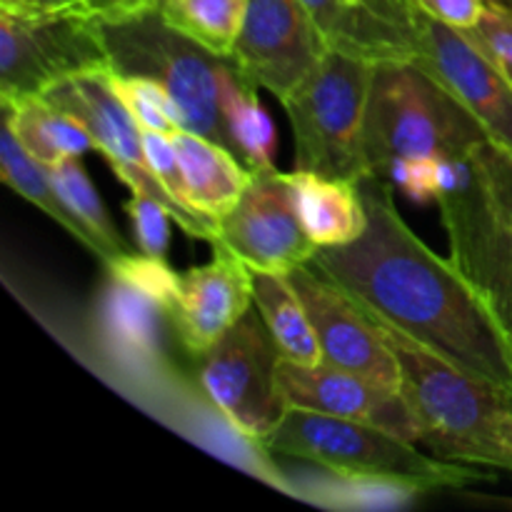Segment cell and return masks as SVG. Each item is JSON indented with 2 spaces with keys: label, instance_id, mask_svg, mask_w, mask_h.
I'll use <instances>...</instances> for the list:
<instances>
[{
  "label": "cell",
  "instance_id": "obj_1",
  "mask_svg": "<svg viewBox=\"0 0 512 512\" xmlns=\"http://www.w3.org/2000/svg\"><path fill=\"white\" fill-rule=\"evenodd\" d=\"M368 225L358 240L315 250L313 265L365 313L512 395V348L473 285L413 233L388 178L358 180Z\"/></svg>",
  "mask_w": 512,
  "mask_h": 512
},
{
  "label": "cell",
  "instance_id": "obj_2",
  "mask_svg": "<svg viewBox=\"0 0 512 512\" xmlns=\"http://www.w3.org/2000/svg\"><path fill=\"white\" fill-rule=\"evenodd\" d=\"M370 318L393 350L400 393L418 420L420 443L438 458L512 473V450L498 430L500 418L512 413V395L458 368L395 325Z\"/></svg>",
  "mask_w": 512,
  "mask_h": 512
},
{
  "label": "cell",
  "instance_id": "obj_3",
  "mask_svg": "<svg viewBox=\"0 0 512 512\" xmlns=\"http://www.w3.org/2000/svg\"><path fill=\"white\" fill-rule=\"evenodd\" d=\"M95 25L113 73L155 80L170 95L185 130L235 153L223 98L238 70L228 55L173 28L160 5L130 18L95 20Z\"/></svg>",
  "mask_w": 512,
  "mask_h": 512
},
{
  "label": "cell",
  "instance_id": "obj_4",
  "mask_svg": "<svg viewBox=\"0 0 512 512\" xmlns=\"http://www.w3.org/2000/svg\"><path fill=\"white\" fill-rule=\"evenodd\" d=\"M483 125L415 60L375 63L363 123L368 175L388 178L400 158L470 160Z\"/></svg>",
  "mask_w": 512,
  "mask_h": 512
},
{
  "label": "cell",
  "instance_id": "obj_5",
  "mask_svg": "<svg viewBox=\"0 0 512 512\" xmlns=\"http://www.w3.org/2000/svg\"><path fill=\"white\" fill-rule=\"evenodd\" d=\"M270 453L293 455L355 483H385L418 493L463 488L480 475L455 460L420 453L418 443L378 425L290 408L263 443Z\"/></svg>",
  "mask_w": 512,
  "mask_h": 512
},
{
  "label": "cell",
  "instance_id": "obj_6",
  "mask_svg": "<svg viewBox=\"0 0 512 512\" xmlns=\"http://www.w3.org/2000/svg\"><path fill=\"white\" fill-rule=\"evenodd\" d=\"M375 63L328 50L283 100L295 140V170L358 183L368 175L363 123Z\"/></svg>",
  "mask_w": 512,
  "mask_h": 512
},
{
  "label": "cell",
  "instance_id": "obj_7",
  "mask_svg": "<svg viewBox=\"0 0 512 512\" xmlns=\"http://www.w3.org/2000/svg\"><path fill=\"white\" fill-rule=\"evenodd\" d=\"M198 358V383L225 423L263 445L288 415L278 370L283 353L253 308Z\"/></svg>",
  "mask_w": 512,
  "mask_h": 512
},
{
  "label": "cell",
  "instance_id": "obj_8",
  "mask_svg": "<svg viewBox=\"0 0 512 512\" xmlns=\"http://www.w3.org/2000/svg\"><path fill=\"white\" fill-rule=\"evenodd\" d=\"M38 98L73 115L88 128L95 148L108 160L113 173L133 190V195H148L163 203L188 238L205 240L210 245L218 240V223L180 208L163 188V183L155 178L148 155H145L143 128L135 123L130 110L110 85V70H90V73L65 78L43 90Z\"/></svg>",
  "mask_w": 512,
  "mask_h": 512
},
{
  "label": "cell",
  "instance_id": "obj_9",
  "mask_svg": "<svg viewBox=\"0 0 512 512\" xmlns=\"http://www.w3.org/2000/svg\"><path fill=\"white\" fill-rule=\"evenodd\" d=\"M90 70H110L93 18L0 10V103L35 98L50 85Z\"/></svg>",
  "mask_w": 512,
  "mask_h": 512
},
{
  "label": "cell",
  "instance_id": "obj_10",
  "mask_svg": "<svg viewBox=\"0 0 512 512\" xmlns=\"http://www.w3.org/2000/svg\"><path fill=\"white\" fill-rule=\"evenodd\" d=\"M220 245L243 260L253 273H283L313 260L318 245L300 220L290 173L278 168L253 170L248 188L218 223Z\"/></svg>",
  "mask_w": 512,
  "mask_h": 512
},
{
  "label": "cell",
  "instance_id": "obj_11",
  "mask_svg": "<svg viewBox=\"0 0 512 512\" xmlns=\"http://www.w3.org/2000/svg\"><path fill=\"white\" fill-rule=\"evenodd\" d=\"M450 260L488 305L512 348V230L490 203L478 173L438 198Z\"/></svg>",
  "mask_w": 512,
  "mask_h": 512
},
{
  "label": "cell",
  "instance_id": "obj_12",
  "mask_svg": "<svg viewBox=\"0 0 512 512\" xmlns=\"http://www.w3.org/2000/svg\"><path fill=\"white\" fill-rule=\"evenodd\" d=\"M325 53L328 45L300 0H248L230 60L245 83L283 103Z\"/></svg>",
  "mask_w": 512,
  "mask_h": 512
},
{
  "label": "cell",
  "instance_id": "obj_13",
  "mask_svg": "<svg viewBox=\"0 0 512 512\" xmlns=\"http://www.w3.org/2000/svg\"><path fill=\"white\" fill-rule=\"evenodd\" d=\"M415 63L483 125L490 140L512 148V78L468 30L440 23L420 10Z\"/></svg>",
  "mask_w": 512,
  "mask_h": 512
},
{
  "label": "cell",
  "instance_id": "obj_14",
  "mask_svg": "<svg viewBox=\"0 0 512 512\" xmlns=\"http://www.w3.org/2000/svg\"><path fill=\"white\" fill-rule=\"evenodd\" d=\"M288 280L303 300L325 363L400 390L393 350L375 320L348 293L308 263L290 270Z\"/></svg>",
  "mask_w": 512,
  "mask_h": 512
},
{
  "label": "cell",
  "instance_id": "obj_15",
  "mask_svg": "<svg viewBox=\"0 0 512 512\" xmlns=\"http://www.w3.org/2000/svg\"><path fill=\"white\" fill-rule=\"evenodd\" d=\"M278 380L288 408L378 425L420 445V425L400 390L325 360L318 365H300L283 358Z\"/></svg>",
  "mask_w": 512,
  "mask_h": 512
},
{
  "label": "cell",
  "instance_id": "obj_16",
  "mask_svg": "<svg viewBox=\"0 0 512 512\" xmlns=\"http://www.w3.org/2000/svg\"><path fill=\"white\" fill-rule=\"evenodd\" d=\"M253 308V270L213 245V258L178 278L170 303V325L190 355H200L218 343Z\"/></svg>",
  "mask_w": 512,
  "mask_h": 512
},
{
  "label": "cell",
  "instance_id": "obj_17",
  "mask_svg": "<svg viewBox=\"0 0 512 512\" xmlns=\"http://www.w3.org/2000/svg\"><path fill=\"white\" fill-rule=\"evenodd\" d=\"M318 25L328 50L365 58L415 60L418 15L415 0H300Z\"/></svg>",
  "mask_w": 512,
  "mask_h": 512
},
{
  "label": "cell",
  "instance_id": "obj_18",
  "mask_svg": "<svg viewBox=\"0 0 512 512\" xmlns=\"http://www.w3.org/2000/svg\"><path fill=\"white\" fill-rule=\"evenodd\" d=\"M175 153L185 180V200L195 213L220 223L248 188L253 170L225 145L178 128L173 135Z\"/></svg>",
  "mask_w": 512,
  "mask_h": 512
},
{
  "label": "cell",
  "instance_id": "obj_19",
  "mask_svg": "<svg viewBox=\"0 0 512 512\" xmlns=\"http://www.w3.org/2000/svg\"><path fill=\"white\" fill-rule=\"evenodd\" d=\"M290 183L305 233L318 248L353 243L365 233L368 213L358 183L323 178L305 170H293Z\"/></svg>",
  "mask_w": 512,
  "mask_h": 512
},
{
  "label": "cell",
  "instance_id": "obj_20",
  "mask_svg": "<svg viewBox=\"0 0 512 512\" xmlns=\"http://www.w3.org/2000/svg\"><path fill=\"white\" fill-rule=\"evenodd\" d=\"M170 313L168 305L148 290L110 275V285L100 303V325L110 343L133 360H150L163 343V323Z\"/></svg>",
  "mask_w": 512,
  "mask_h": 512
},
{
  "label": "cell",
  "instance_id": "obj_21",
  "mask_svg": "<svg viewBox=\"0 0 512 512\" xmlns=\"http://www.w3.org/2000/svg\"><path fill=\"white\" fill-rule=\"evenodd\" d=\"M3 123L28 153L48 168L65 158H83L85 153L98 150L93 135L80 120L53 108L38 95L3 103Z\"/></svg>",
  "mask_w": 512,
  "mask_h": 512
},
{
  "label": "cell",
  "instance_id": "obj_22",
  "mask_svg": "<svg viewBox=\"0 0 512 512\" xmlns=\"http://www.w3.org/2000/svg\"><path fill=\"white\" fill-rule=\"evenodd\" d=\"M0 178L8 188H13L15 193L23 195L25 200L35 205V208L43 210L50 220L60 225V228L68 230L80 245L90 250L98 260H103V248H100L98 240L93 238L88 228L75 218L73 210L68 208V203L60 195L58 185H55L50 168L40 160H35L28 150L20 145V140L15 138L13 130L3 123V133H0Z\"/></svg>",
  "mask_w": 512,
  "mask_h": 512
},
{
  "label": "cell",
  "instance_id": "obj_23",
  "mask_svg": "<svg viewBox=\"0 0 512 512\" xmlns=\"http://www.w3.org/2000/svg\"><path fill=\"white\" fill-rule=\"evenodd\" d=\"M253 303L268 323L285 360L300 365L323 363V350L303 300L283 273H253Z\"/></svg>",
  "mask_w": 512,
  "mask_h": 512
},
{
  "label": "cell",
  "instance_id": "obj_24",
  "mask_svg": "<svg viewBox=\"0 0 512 512\" xmlns=\"http://www.w3.org/2000/svg\"><path fill=\"white\" fill-rule=\"evenodd\" d=\"M223 105L230 135H233L235 155L250 170L275 168L278 133H275L273 118L258 100L253 85L245 83L240 73L225 88Z\"/></svg>",
  "mask_w": 512,
  "mask_h": 512
},
{
  "label": "cell",
  "instance_id": "obj_25",
  "mask_svg": "<svg viewBox=\"0 0 512 512\" xmlns=\"http://www.w3.org/2000/svg\"><path fill=\"white\" fill-rule=\"evenodd\" d=\"M50 175H53L60 195H63L68 208L75 213V218L93 233V238L98 240L100 248H103L105 268H113L118 260L135 253V250L125 243L123 235L118 233V228H115L113 218H110L103 200L98 198V190L90 183L80 158H65L60 160V163L50 165Z\"/></svg>",
  "mask_w": 512,
  "mask_h": 512
},
{
  "label": "cell",
  "instance_id": "obj_26",
  "mask_svg": "<svg viewBox=\"0 0 512 512\" xmlns=\"http://www.w3.org/2000/svg\"><path fill=\"white\" fill-rule=\"evenodd\" d=\"M248 0H160V13L173 28L220 55L233 53Z\"/></svg>",
  "mask_w": 512,
  "mask_h": 512
},
{
  "label": "cell",
  "instance_id": "obj_27",
  "mask_svg": "<svg viewBox=\"0 0 512 512\" xmlns=\"http://www.w3.org/2000/svg\"><path fill=\"white\" fill-rule=\"evenodd\" d=\"M110 85L143 130L173 135L175 130L183 128L173 100L155 80L140 75H118L110 70Z\"/></svg>",
  "mask_w": 512,
  "mask_h": 512
},
{
  "label": "cell",
  "instance_id": "obj_28",
  "mask_svg": "<svg viewBox=\"0 0 512 512\" xmlns=\"http://www.w3.org/2000/svg\"><path fill=\"white\" fill-rule=\"evenodd\" d=\"M470 163H473L493 208L512 230V148L485 138L473 148Z\"/></svg>",
  "mask_w": 512,
  "mask_h": 512
},
{
  "label": "cell",
  "instance_id": "obj_29",
  "mask_svg": "<svg viewBox=\"0 0 512 512\" xmlns=\"http://www.w3.org/2000/svg\"><path fill=\"white\" fill-rule=\"evenodd\" d=\"M125 210H128V218L133 223L138 253L155 260H168L170 220H173L170 210L148 195H133L125 203Z\"/></svg>",
  "mask_w": 512,
  "mask_h": 512
},
{
  "label": "cell",
  "instance_id": "obj_30",
  "mask_svg": "<svg viewBox=\"0 0 512 512\" xmlns=\"http://www.w3.org/2000/svg\"><path fill=\"white\" fill-rule=\"evenodd\" d=\"M468 33L512 78V0L485 3L483 15Z\"/></svg>",
  "mask_w": 512,
  "mask_h": 512
},
{
  "label": "cell",
  "instance_id": "obj_31",
  "mask_svg": "<svg viewBox=\"0 0 512 512\" xmlns=\"http://www.w3.org/2000/svg\"><path fill=\"white\" fill-rule=\"evenodd\" d=\"M388 180L413 203L435 200V158H400L390 165Z\"/></svg>",
  "mask_w": 512,
  "mask_h": 512
},
{
  "label": "cell",
  "instance_id": "obj_32",
  "mask_svg": "<svg viewBox=\"0 0 512 512\" xmlns=\"http://www.w3.org/2000/svg\"><path fill=\"white\" fill-rule=\"evenodd\" d=\"M415 3L430 18L460 30L473 28L485 10V0H415Z\"/></svg>",
  "mask_w": 512,
  "mask_h": 512
},
{
  "label": "cell",
  "instance_id": "obj_33",
  "mask_svg": "<svg viewBox=\"0 0 512 512\" xmlns=\"http://www.w3.org/2000/svg\"><path fill=\"white\" fill-rule=\"evenodd\" d=\"M85 15L93 20H120L158 8L160 0H83Z\"/></svg>",
  "mask_w": 512,
  "mask_h": 512
},
{
  "label": "cell",
  "instance_id": "obj_34",
  "mask_svg": "<svg viewBox=\"0 0 512 512\" xmlns=\"http://www.w3.org/2000/svg\"><path fill=\"white\" fill-rule=\"evenodd\" d=\"M38 8L43 13H83L85 15V5L83 0H35Z\"/></svg>",
  "mask_w": 512,
  "mask_h": 512
},
{
  "label": "cell",
  "instance_id": "obj_35",
  "mask_svg": "<svg viewBox=\"0 0 512 512\" xmlns=\"http://www.w3.org/2000/svg\"><path fill=\"white\" fill-rule=\"evenodd\" d=\"M0 10H5V13H13V15L43 13L35 0H0Z\"/></svg>",
  "mask_w": 512,
  "mask_h": 512
},
{
  "label": "cell",
  "instance_id": "obj_36",
  "mask_svg": "<svg viewBox=\"0 0 512 512\" xmlns=\"http://www.w3.org/2000/svg\"><path fill=\"white\" fill-rule=\"evenodd\" d=\"M498 430H500V438H503V443L512 450V413H505L503 418H500Z\"/></svg>",
  "mask_w": 512,
  "mask_h": 512
},
{
  "label": "cell",
  "instance_id": "obj_37",
  "mask_svg": "<svg viewBox=\"0 0 512 512\" xmlns=\"http://www.w3.org/2000/svg\"><path fill=\"white\" fill-rule=\"evenodd\" d=\"M485 3H510V0H485Z\"/></svg>",
  "mask_w": 512,
  "mask_h": 512
},
{
  "label": "cell",
  "instance_id": "obj_38",
  "mask_svg": "<svg viewBox=\"0 0 512 512\" xmlns=\"http://www.w3.org/2000/svg\"><path fill=\"white\" fill-rule=\"evenodd\" d=\"M508 505H512V500H510V503H508Z\"/></svg>",
  "mask_w": 512,
  "mask_h": 512
}]
</instances>
